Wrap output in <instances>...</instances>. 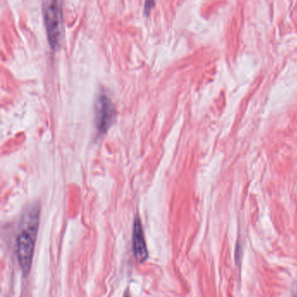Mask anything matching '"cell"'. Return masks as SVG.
Listing matches in <instances>:
<instances>
[{
  "instance_id": "obj_1",
  "label": "cell",
  "mask_w": 297,
  "mask_h": 297,
  "mask_svg": "<svg viewBox=\"0 0 297 297\" xmlns=\"http://www.w3.org/2000/svg\"><path fill=\"white\" fill-rule=\"evenodd\" d=\"M40 207L39 204H33L24 212L17 237V256L20 268L24 275L30 272L34 247L36 243Z\"/></svg>"
},
{
  "instance_id": "obj_2",
  "label": "cell",
  "mask_w": 297,
  "mask_h": 297,
  "mask_svg": "<svg viewBox=\"0 0 297 297\" xmlns=\"http://www.w3.org/2000/svg\"><path fill=\"white\" fill-rule=\"evenodd\" d=\"M44 18L51 46L57 47L61 34V7L58 1H46L43 3Z\"/></svg>"
},
{
  "instance_id": "obj_3",
  "label": "cell",
  "mask_w": 297,
  "mask_h": 297,
  "mask_svg": "<svg viewBox=\"0 0 297 297\" xmlns=\"http://www.w3.org/2000/svg\"><path fill=\"white\" fill-rule=\"evenodd\" d=\"M115 115V109L110 98L101 93L98 95L95 102L94 122L98 134H103L110 127Z\"/></svg>"
},
{
  "instance_id": "obj_4",
  "label": "cell",
  "mask_w": 297,
  "mask_h": 297,
  "mask_svg": "<svg viewBox=\"0 0 297 297\" xmlns=\"http://www.w3.org/2000/svg\"><path fill=\"white\" fill-rule=\"evenodd\" d=\"M133 249H134V257L138 262L142 263L147 259V245L144 237L143 228L139 218L134 220V231H133Z\"/></svg>"
},
{
  "instance_id": "obj_5",
  "label": "cell",
  "mask_w": 297,
  "mask_h": 297,
  "mask_svg": "<svg viewBox=\"0 0 297 297\" xmlns=\"http://www.w3.org/2000/svg\"><path fill=\"white\" fill-rule=\"evenodd\" d=\"M125 297H129V296H127H127H125Z\"/></svg>"
},
{
  "instance_id": "obj_6",
  "label": "cell",
  "mask_w": 297,
  "mask_h": 297,
  "mask_svg": "<svg viewBox=\"0 0 297 297\" xmlns=\"http://www.w3.org/2000/svg\"><path fill=\"white\" fill-rule=\"evenodd\" d=\"M295 297H297V295H295Z\"/></svg>"
}]
</instances>
